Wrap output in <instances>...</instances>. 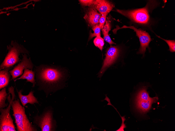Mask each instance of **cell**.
Masks as SVG:
<instances>
[{"label": "cell", "mask_w": 175, "mask_h": 131, "mask_svg": "<svg viewBox=\"0 0 175 131\" xmlns=\"http://www.w3.org/2000/svg\"><path fill=\"white\" fill-rule=\"evenodd\" d=\"M36 85L38 90H43L46 96L62 88L66 76L60 68L53 66H35Z\"/></svg>", "instance_id": "1"}, {"label": "cell", "mask_w": 175, "mask_h": 131, "mask_svg": "<svg viewBox=\"0 0 175 131\" xmlns=\"http://www.w3.org/2000/svg\"><path fill=\"white\" fill-rule=\"evenodd\" d=\"M15 123L18 131H37L36 126L29 121L26 115L25 109L20 104L19 100L16 97L11 104Z\"/></svg>", "instance_id": "2"}, {"label": "cell", "mask_w": 175, "mask_h": 131, "mask_svg": "<svg viewBox=\"0 0 175 131\" xmlns=\"http://www.w3.org/2000/svg\"><path fill=\"white\" fill-rule=\"evenodd\" d=\"M53 110L51 106L46 107L41 114L36 115L33 123L40 128L41 131H54L57 128L56 120L53 117Z\"/></svg>", "instance_id": "3"}, {"label": "cell", "mask_w": 175, "mask_h": 131, "mask_svg": "<svg viewBox=\"0 0 175 131\" xmlns=\"http://www.w3.org/2000/svg\"><path fill=\"white\" fill-rule=\"evenodd\" d=\"M14 88L12 86L8 88L9 94L7 99L9 104L7 107L0 109V131H16L10 113L12 102L16 97Z\"/></svg>", "instance_id": "4"}, {"label": "cell", "mask_w": 175, "mask_h": 131, "mask_svg": "<svg viewBox=\"0 0 175 131\" xmlns=\"http://www.w3.org/2000/svg\"><path fill=\"white\" fill-rule=\"evenodd\" d=\"M8 52L0 66V70L8 68L10 69L19 61L21 53L29 54V52L23 45L15 41H12L10 45L7 46Z\"/></svg>", "instance_id": "5"}, {"label": "cell", "mask_w": 175, "mask_h": 131, "mask_svg": "<svg viewBox=\"0 0 175 131\" xmlns=\"http://www.w3.org/2000/svg\"><path fill=\"white\" fill-rule=\"evenodd\" d=\"M146 87H143L138 90L134 100L136 110L141 114H144L150 110L152 104L156 103L158 99V97H150L147 91Z\"/></svg>", "instance_id": "6"}, {"label": "cell", "mask_w": 175, "mask_h": 131, "mask_svg": "<svg viewBox=\"0 0 175 131\" xmlns=\"http://www.w3.org/2000/svg\"><path fill=\"white\" fill-rule=\"evenodd\" d=\"M150 5V3H148L143 8L130 10L117 9L116 11L136 22L146 24L149 20V11Z\"/></svg>", "instance_id": "7"}, {"label": "cell", "mask_w": 175, "mask_h": 131, "mask_svg": "<svg viewBox=\"0 0 175 131\" xmlns=\"http://www.w3.org/2000/svg\"><path fill=\"white\" fill-rule=\"evenodd\" d=\"M123 28L131 29L134 30L135 32L136 36L139 39L140 45L138 53L142 54L144 55L146 51V48H149V44L152 41L149 34L145 31L140 29H138L133 26H128L124 25L121 27H118L114 30H114L115 31Z\"/></svg>", "instance_id": "8"}, {"label": "cell", "mask_w": 175, "mask_h": 131, "mask_svg": "<svg viewBox=\"0 0 175 131\" xmlns=\"http://www.w3.org/2000/svg\"><path fill=\"white\" fill-rule=\"evenodd\" d=\"M119 52V48L117 46L110 45L108 48L105 54V58L100 70L98 73V77L100 78L106 69L112 65L118 57Z\"/></svg>", "instance_id": "9"}, {"label": "cell", "mask_w": 175, "mask_h": 131, "mask_svg": "<svg viewBox=\"0 0 175 131\" xmlns=\"http://www.w3.org/2000/svg\"><path fill=\"white\" fill-rule=\"evenodd\" d=\"M22 56L23 58L20 62L12 70L9 71L13 80L22 75L23 70L25 69L32 70L34 68V65L30 58H28L25 54H23Z\"/></svg>", "instance_id": "10"}, {"label": "cell", "mask_w": 175, "mask_h": 131, "mask_svg": "<svg viewBox=\"0 0 175 131\" xmlns=\"http://www.w3.org/2000/svg\"><path fill=\"white\" fill-rule=\"evenodd\" d=\"M83 18L89 25L92 27L99 24L101 15L93 7H89Z\"/></svg>", "instance_id": "11"}, {"label": "cell", "mask_w": 175, "mask_h": 131, "mask_svg": "<svg viewBox=\"0 0 175 131\" xmlns=\"http://www.w3.org/2000/svg\"><path fill=\"white\" fill-rule=\"evenodd\" d=\"M101 15H107L114 7L111 2L105 0L94 1L93 6Z\"/></svg>", "instance_id": "12"}, {"label": "cell", "mask_w": 175, "mask_h": 131, "mask_svg": "<svg viewBox=\"0 0 175 131\" xmlns=\"http://www.w3.org/2000/svg\"><path fill=\"white\" fill-rule=\"evenodd\" d=\"M19 98L21 102L24 107L27 104H34L35 103L39 104V101L34 95V92L31 90L27 95H24L22 94L23 91L22 89L18 91L17 89Z\"/></svg>", "instance_id": "13"}, {"label": "cell", "mask_w": 175, "mask_h": 131, "mask_svg": "<svg viewBox=\"0 0 175 131\" xmlns=\"http://www.w3.org/2000/svg\"><path fill=\"white\" fill-rule=\"evenodd\" d=\"M20 79H26V82H30L32 83L33 87H34L36 85L35 72L28 69H25L23 74L20 77L13 80L15 82Z\"/></svg>", "instance_id": "14"}, {"label": "cell", "mask_w": 175, "mask_h": 131, "mask_svg": "<svg viewBox=\"0 0 175 131\" xmlns=\"http://www.w3.org/2000/svg\"><path fill=\"white\" fill-rule=\"evenodd\" d=\"M6 68L0 70V89L6 87L10 81V74L9 70Z\"/></svg>", "instance_id": "15"}, {"label": "cell", "mask_w": 175, "mask_h": 131, "mask_svg": "<svg viewBox=\"0 0 175 131\" xmlns=\"http://www.w3.org/2000/svg\"><path fill=\"white\" fill-rule=\"evenodd\" d=\"M9 93H7L6 92V88L4 87L0 91V109L4 108L7 107L8 105V103H6V100Z\"/></svg>", "instance_id": "16"}, {"label": "cell", "mask_w": 175, "mask_h": 131, "mask_svg": "<svg viewBox=\"0 0 175 131\" xmlns=\"http://www.w3.org/2000/svg\"><path fill=\"white\" fill-rule=\"evenodd\" d=\"M92 29L94 32H90L88 41L92 39L93 37H101V28L99 24H98L92 27Z\"/></svg>", "instance_id": "17"}, {"label": "cell", "mask_w": 175, "mask_h": 131, "mask_svg": "<svg viewBox=\"0 0 175 131\" xmlns=\"http://www.w3.org/2000/svg\"><path fill=\"white\" fill-rule=\"evenodd\" d=\"M95 46L102 51L104 44V40L101 37H96L94 40Z\"/></svg>", "instance_id": "18"}, {"label": "cell", "mask_w": 175, "mask_h": 131, "mask_svg": "<svg viewBox=\"0 0 175 131\" xmlns=\"http://www.w3.org/2000/svg\"><path fill=\"white\" fill-rule=\"evenodd\" d=\"M156 36L164 40L167 43L169 47V50L170 52H175V42L174 40H166L157 35Z\"/></svg>", "instance_id": "19"}, {"label": "cell", "mask_w": 175, "mask_h": 131, "mask_svg": "<svg viewBox=\"0 0 175 131\" xmlns=\"http://www.w3.org/2000/svg\"><path fill=\"white\" fill-rule=\"evenodd\" d=\"M106 96V98H105V99H104V100H102L103 101L104 100H106L108 102V104H107V105H111L113 106L114 108L117 111V112L120 115V116L121 118V119H122V124L121 125V126L120 127L121 128H122V129H123L124 128H125L126 127V126H125V124H124V121H125V116H123V117H121V115H120V114L119 113V112L117 111V109L111 104V103L110 101V99H109V98L107 97V96L106 95H105Z\"/></svg>", "instance_id": "20"}, {"label": "cell", "mask_w": 175, "mask_h": 131, "mask_svg": "<svg viewBox=\"0 0 175 131\" xmlns=\"http://www.w3.org/2000/svg\"><path fill=\"white\" fill-rule=\"evenodd\" d=\"M105 22V24L104 25L103 28L101 29L103 34H108L109 31L111 29L110 21L108 20H106Z\"/></svg>", "instance_id": "21"}, {"label": "cell", "mask_w": 175, "mask_h": 131, "mask_svg": "<svg viewBox=\"0 0 175 131\" xmlns=\"http://www.w3.org/2000/svg\"><path fill=\"white\" fill-rule=\"evenodd\" d=\"M94 1L93 0H80L79 1L82 5L90 7L93 6Z\"/></svg>", "instance_id": "22"}, {"label": "cell", "mask_w": 175, "mask_h": 131, "mask_svg": "<svg viewBox=\"0 0 175 131\" xmlns=\"http://www.w3.org/2000/svg\"><path fill=\"white\" fill-rule=\"evenodd\" d=\"M107 15H102L99 19V24L101 29H102L103 28L104 25L106 20Z\"/></svg>", "instance_id": "23"}, {"label": "cell", "mask_w": 175, "mask_h": 131, "mask_svg": "<svg viewBox=\"0 0 175 131\" xmlns=\"http://www.w3.org/2000/svg\"><path fill=\"white\" fill-rule=\"evenodd\" d=\"M103 39L104 40L108 43L110 45L112 44H116L111 39V38L109 36L108 34L105 33L103 34Z\"/></svg>", "instance_id": "24"}]
</instances>
